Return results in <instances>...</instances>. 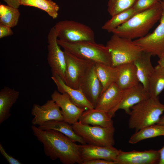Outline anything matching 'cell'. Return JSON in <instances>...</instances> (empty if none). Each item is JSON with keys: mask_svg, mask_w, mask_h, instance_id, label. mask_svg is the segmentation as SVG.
Wrapping results in <instances>:
<instances>
[{"mask_svg": "<svg viewBox=\"0 0 164 164\" xmlns=\"http://www.w3.org/2000/svg\"><path fill=\"white\" fill-rule=\"evenodd\" d=\"M34 135L43 146L45 155L52 160L58 159L63 164H82L83 161L77 144L67 136L53 130H43L31 126Z\"/></svg>", "mask_w": 164, "mask_h": 164, "instance_id": "6da1fadb", "label": "cell"}, {"mask_svg": "<svg viewBox=\"0 0 164 164\" xmlns=\"http://www.w3.org/2000/svg\"><path fill=\"white\" fill-rule=\"evenodd\" d=\"M162 11L160 1L152 7L137 13L126 22L113 30L111 32L132 39L143 37L160 20Z\"/></svg>", "mask_w": 164, "mask_h": 164, "instance_id": "7a4b0ae2", "label": "cell"}, {"mask_svg": "<svg viewBox=\"0 0 164 164\" xmlns=\"http://www.w3.org/2000/svg\"><path fill=\"white\" fill-rule=\"evenodd\" d=\"M164 112V104L160 102L159 97H150L131 107L128 127L136 132L157 124Z\"/></svg>", "mask_w": 164, "mask_h": 164, "instance_id": "3957f363", "label": "cell"}, {"mask_svg": "<svg viewBox=\"0 0 164 164\" xmlns=\"http://www.w3.org/2000/svg\"><path fill=\"white\" fill-rule=\"evenodd\" d=\"M59 46L75 56L99 63L111 66L110 53L106 46L95 42L83 41L68 43L57 39Z\"/></svg>", "mask_w": 164, "mask_h": 164, "instance_id": "277c9868", "label": "cell"}, {"mask_svg": "<svg viewBox=\"0 0 164 164\" xmlns=\"http://www.w3.org/2000/svg\"><path fill=\"white\" fill-rule=\"evenodd\" d=\"M106 46L111 53V66L114 67L133 62L142 52L132 39L113 34Z\"/></svg>", "mask_w": 164, "mask_h": 164, "instance_id": "5b68a950", "label": "cell"}, {"mask_svg": "<svg viewBox=\"0 0 164 164\" xmlns=\"http://www.w3.org/2000/svg\"><path fill=\"white\" fill-rule=\"evenodd\" d=\"M75 133L87 144L102 146L112 147L114 144V125L102 127L81 123L79 121L72 125Z\"/></svg>", "mask_w": 164, "mask_h": 164, "instance_id": "8992f818", "label": "cell"}, {"mask_svg": "<svg viewBox=\"0 0 164 164\" xmlns=\"http://www.w3.org/2000/svg\"><path fill=\"white\" fill-rule=\"evenodd\" d=\"M54 27L57 38L63 41L71 43L95 42L93 30L81 23L71 20H62L57 22Z\"/></svg>", "mask_w": 164, "mask_h": 164, "instance_id": "52a82bcc", "label": "cell"}, {"mask_svg": "<svg viewBox=\"0 0 164 164\" xmlns=\"http://www.w3.org/2000/svg\"><path fill=\"white\" fill-rule=\"evenodd\" d=\"M161 2L162 11L159 25L152 33L134 40L142 51L159 58L164 54V1Z\"/></svg>", "mask_w": 164, "mask_h": 164, "instance_id": "ba28073f", "label": "cell"}, {"mask_svg": "<svg viewBox=\"0 0 164 164\" xmlns=\"http://www.w3.org/2000/svg\"><path fill=\"white\" fill-rule=\"evenodd\" d=\"M66 65L65 83L75 89L80 84L94 62L81 59L64 50Z\"/></svg>", "mask_w": 164, "mask_h": 164, "instance_id": "9c48e42d", "label": "cell"}, {"mask_svg": "<svg viewBox=\"0 0 164 164\" xmlns=\"http://www.w3.org/2000/svg\"><path fill=\"white\" fill-rule=\"evenodd\" d=\"M57 37L54 26L50 30L47 36V60L52 76L57 75L65 82L66 69L64 53L57 42Z\"/></svg>", "mask_w": 164, "mask_h": 164, "instance_id": "30bf717a", "label": "cell"}, {"mask_svg": "<svg viewBox=\"0 0 164 164\" xmlns=\"http://www.w3.org/2000/svg\"><path fill=\"white\" fill-rule=\"evenodd\" d=\"M31 113L34 117L31 123L35 126H41L51 120H63L60 108L52 99L47 100L42 105L33 104Z\"/></svg>", "mask_w": 164, "mask_h": 164, "instance_id": "8fae6325", "label": "cell"}, {"mask_svg": "<svg viewBox=\"0 0 164 164\" xmlns=\"http://www.w3.org/2000/svg\"><path fill=\"white\" fill-rule=\"evenodd\" d=\"M79 89L95 108L102 91V85L96 72L95 63L89 69Z\"/></svg>", "mask_w": 164, "mask_h": 164, "instance_id": "7c38bea8", "label": "cell"}, {"mask_svg": "<svg viewBox=\"0 0 164 164\" xmlns=\"http://www.w3.org/2000/svg\"><path fill=\"white\" fill-rule=\"evenodd\" d=\"M51 97L61 109L63 121L71 125L78 121L82 113L86 110L77 106L66 93H61L54 90Z\"/></svg>", "mask_w": 164, "mask_h": 164, "instance_id": "4fadbf2b", "label": "cell"}, {"mask_svg": "<svg viewBox=\"0 0 164 164\" xmlns=\"http://www.w3.org/2000/svg\"><path fill=\"white\" fill-rule=\"evenodd\" d=\"M159 159L158 150L125 152L119 150L116 162L117 164H159Z\"/></svg>", "mask_w": 164, "mask_h": 164, "instance_id": "5bb4252c", "label": "cell"}, {"mask_svg": "<svg viewBox=\"0 0 164 164\" xmlns=\"http://www.w3.org/2000/svg\"><path fill=\"white\" fill-rule=\"evenodd\" d=\"M123 91L114 83L101 93L95 108L108 113L113 118L118 110Z\"/></svg>", "mask_w": 164, "mask_h": 164, "instance_id": "9a60e30c", "label": "cell"}, {"mask_svg": "<svg viewBox=\"0 0 164 164\" xmlns=\"http://www.w3.org/2000/svg\"><path fill=\"white\" fill-rule=\"evenodd\" d=\"M79 151L83 162L95 159L116 162L119 152V150L114 146H102L87 144L79 145Z\"/></svg>", "mask_w": 164, "mask_h": 164, "instance_id": "2e32d148", "label": "cell"}, {"mask_svg": "<svg viewBox=\"0 0 164 164\" xmlns=\"http://www.w3.org/2000/svg\"><path fill=\"white\" fill-rule=\"evenodd\" d=\"M150 97L148 91L139 83L135 86L123 90L118 110H123L129 115L132 107Z\"/></svg>", "mask_w": 164, "mask_h": 164, "instance_id": "e0dca14e", "label": "cell"}, {"mask_svg": "<svg viewBox=\"0 0 164 164\" xmlns=\"http://www.w3.org/2000/svg\"><path fill=\"white\" fill-rule=\"evenodd\" d=\"M52 80L56 84L58 91L60 93H66L72 101L77 106L86 109L94 108L86 98L80 89H75L67 85L57 75L52 76Z\"/></svg>", "mask_w": 164, "mask_h": 164, "instance_id": "ac0fdd59", "label": "cell"}, {"mask_svg": "<svg viewBox=\"0 0 164 164\" xmlns=\"http://www.w3.org/2000/svg\"><path fill=\"white\" fill-rule=\"evenodd\" d=\"M112 118L108 113L93 108L86 110L82 114L79 121L84 124L106 127L114 125Z\"/></svg>", "mask_w": 164, "mask_h": 164, "instance_id": "d6986e66", "label": "cell"}, {"mask_svg": "<svg viewBox=\"0 0 164 164\" xmlns=\"http://www.w3.org/2000/svg\"><path fill=\"white\" fill-rule=\"evenodd\" d=\"M117 67L119 74L115 83L120 89L124 90L140 83L136 67L133 62L123 64Z\"/></svg>", "mask_w": 164, "mask_h": 164, "instance_id": "ffe728a7", "label": "cell"}, {"mask_svg": "<svg viewBox=\"0 0 164 164\" xmlns=\"http://www.w3.org/2000/svg\"><path fill=\"white\" fill-rule=\"evenodd\" d=\"M152 56L150 53L142 51L141 55L133 62L139 82L148 91L149 79L154 69L151 63Z\"/></svg>", "mask_w": 164, "mask_h": 164, "instance_id": "44dd1931", "label": "cell"}, {"mask_svg": "<svg viewBox=\"0 0 164 164\" xmlns=\"http://www.w3.org/2000/svg\"><path fill=\"white\" fill-rule=\"evenodd\" d=\"M19 92L5 86L0 91V124L10 116V110L18 99Z\"/></svg>", "mask_w": 164, "mask_h": 164, "instance_id": "7402d4cb", "label": "cell"}, {"mask_svg": "<svg viewBox=\"0 0 164 164\" xmlns=\"http://www.w3.org/2000/svg\"><path fill=\"white\" fill-rule=\"evenodd\" d=\"M38 127L43 130H53L58 131L74 142H78L81 144H86L82 138L75 133L72 125L63 120L49 121Z\"/></svg>", "mask_w": 164, "mask_h": 164, "instance_id": "603a6c76", "label": "cell"}, {"mask_svg": "<svg viewBox=\"0 0 164 164\" xmlns=\"http://www.w3.org/2000/svg\"><path fill=\"white\" fill-rule=\"evenodd\" d=\"M95 67L97 76L102 85V93L116 82L118 76V70L117 67L99 63H95Z\"/></svg>", "mask_w": 164, "mask_h": 164, "instance_id": "cb8c5ba5", "label": "cell"}, {"mask_svg": "<svg viewBox=\"0 0 164 164\" xmlns=\"http://www.w3.org/2000/svg\"><path fill=\"white\" fill-rule=\"evenodd\" d=\"M164 136V125L155 124L145 127L131 135L128 142L133 144L143 140Z\"/></svg>", "mask_w": 164, "mask_h": 164, "instance_id": "d4e9b609", "label": "cell"}, {"mask_svg": "<svg viewBox=\"0 0 164 164\" xmlns=\"http://www.w3.org/2000/svg\"><path fill=\"white\" fill-rule=\"evenodd\" d=\"M164 89V68L158 65L149 78L148 92L150 97H157Z\"/></svg>", "mask_w": 164, "mask_h": 164, "instance_id": "484cf974", "label": "cell"}, {"mask_svg": "<svg viewBox=\"0 0 164 164\" xmlns=\"http://www.w3.org/2000/svg\"><path fill=\"white\" fill-rule=\"evenodd\" d=\"M20 5L35 7L46 12L53 19L57 18L59 5L51 0H19Z\"/></svg>", "mask_w": 164, "mask_h": 164, "instance_id": "4316f807", "label": "cell"}, {"mask_svg": "<svg viewBox=\"0 0 164 164\" xmlns=\"http://www.w3.org/2000/svg\"><path fill=\"white\" fill-rule=\"evenodd\" d=\"M132 7L112 16L102 26L101 29L111 32L113 30L125 23L135 15L138 13Z\"/></svg>", "mask_w": 164, "mask_h": 164, "instance_id": "83f0119b", "label": "cell"}, {"mask_svg": "<svg viewBox=\"0 0 164 164\" xmlns=\"http://www.w3.org/2000/svg\"><path fill=\"white\" fill-rule=\"evenodd\" d=\"M20 15L18 8L9 5H0V23L11 28L17 25Z\"/></svg>", "mask_w": 164, "mask_h": 164, "instance_id": "f1b7e54d", "label": "cell"}, {"mask_svg": "<svg viewBox=\"0 0 164 164\" xmlns=\"http://www.w3.org/2000/svg\"><path fill=\"white\" fill-rule=\"evenodd\" d=\"M137 0H108L107 11L112 16L132 7Z\"/></svg>", "mask_w": 164, "mask_h": 164, "instance_id": "f546056e", "label": "cell"}, {"mask_svg": "<svg viewBox=\"0 0 164 164\" xmlns=\"http://www.w3.org/2000/svg\"><path fill=\"white\" fill-rule=\"evenodd\" d=\"M161 0H137L132 6L138 12L148 9L159 2Z\"/></svg>", "mask_w": 164, "mask_h": 164, "instance_id": "4dcf8cb0", "label": "cell"}, {"mask_svg": "<svg viewBox=\"0 0 164 164\" xmlns=\"http://www.w3.org/2000/svg\"><path fill=\"white\" fill-rule=\"evenodd\" d=\"M0 152L3 156L10 164H22L19 160L15 159L7 153L2 145L0 143Z\"/></svg>", "mask_w": 164, "mask_h": 164, "instance_id": "1f68e13d", "label": "cell"}, {"mask_svg": "<svg viewBox=\"0 0 164 164\" xmlns=\"http://www.w3.org/2000/svg\"><path fill=\"white\" fill-rule=\"evenodd\" d=\"M11 27L0 23V38L10 36L13 34Z\"/></svg>", "mask_w": 164, "mask_h": 164, "instance_id": "d6a6232c", "label": "cell"}, {"mask_svg": "<svg viewBox=\"0 0 164 164\" xmlns=\"http://www.w3.org/2000/svg\"><path fill=\"white\" fill-rule=\"evenodd\" d=\"M83 164H117L116 162L103 159H95L84 162Z\"/></svg>", "mask_w": 164, "mask_h": 164, "instance_id": "836d02e7", "label": "cell"}, {"mask_svg": "<svg viewBox=\"0 0 164 164\" xmlns=\"http://www.w3.org/2000/svg\"><path fill=\"white\" fill-rule=\"evenodd\" d=\"M8 4V5L15 8H18L20 5L19 0H3Z\"/></svg>", "mask_w": 164, "mask_h": 164, "instance_id": "e575fe53", "label": "cell"}, {"mask_svg": "<svg viewBox=\"0 0 164 164\" xmlns=\"http://www.w3.org/2000/svg\"><path fill=\"white\" fill-rule=\"evenodd\" d=\"M160 156L159 164H164V145L159 150H158Z\"/></svg>", "mask_w": 164, "mask_h": 164, "instance_id": "d590c367", "label": "cell"}, {"mask_svg": "<svg viewBox=\"0 0 164 164\" xmlns=\"http://www.w3.org/2000/svg\"><path fill=\"white\" fill-rule=\"evenodd\" d=\"M158 63V65L164 68V54L159 57Z\"/></svg>", "mask_w": 164, "mask_h": 164, "instance_id": "8d00e7d4", "label": "cell"}, {"mask_svg": "<svg viewBox=\"0 0 164 164\" xmlns=\"http://www.w3.org/2000/svg\"><path fill=\"white\" fill-rule=\"evenodd\" d=\"M157 124L164 125V115L160 117L159 121Z\"/></svg>", "mask_w": 164, "mask_h": 164, "instance_id": "74e56055", "label": "cell"}, {"mask_svg": "<svg viewBox=\"0 0 164 164\" xmlns=\"http://www.w3.org/2000/svg\"><path fill=\"white\" fill-rule=\"evenodd\" d=\"M162 0L164 1V0Z\"/></svg>", "mask_w": 164, "mask_h": 164, "instance_id": "f35d334b", "label": "cell"}]
</instances>
